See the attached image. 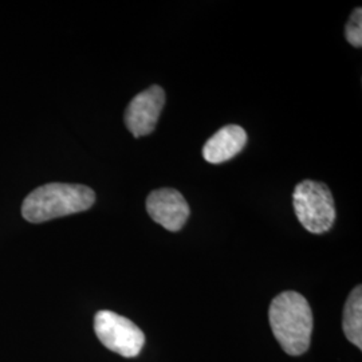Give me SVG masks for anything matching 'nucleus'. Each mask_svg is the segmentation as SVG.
I'll return each mask as SVG.
<instances>
[{"mask_svg": "<svg viewBox=\"0 0 362 362\" xmlns=\"http://www.w3.org/2000/svg\"><path fill=\"white\" fill-rule=\"evenodd\" d=\"M146 211L157 224L170 233H177L189 216V206L184 196L172 188L156 189L146 199Z\"/></svg>", "mask_w": 362, "mask_h": 362, "instance_id": "423d86ee", "label": "nucleus"}, {"mask_svg": "<svg viewBox=\"0 0 362 362\" xmlns=\"http://www.w3.org/2000/svg\"><path fill=\"white\" fill-rule=\"evenodd\" d=\"M164 105L165 91L157 85L139 93L130 101L124 116L125 125L130 133L136 139L151 134L155 130Z\"/></svg>", "mask_w": 362, "mask_h": 362, "instance_id": "39448f33", "label": "nucleus"}, {"mask_svg": "<svg viewBox=\"0 0 362 362\" xmlns=\"http://www.w3.org/2000/svg\"><path fill=\"white\" fill-rule=\"evenodd\" d=\"M345 37L348 39L351 46L361 47L362 46V10L361 7H357L351 16L349 22L345 27Z\"/></svg>", "mask_w": 362, "mask_h": 362, "instance_id": "1a4fd4ad", "label": "nucleus"}, {"mask_svg": "<svg viewBox=\"0 0 362 362\" xmlns=\"http://www.w3.org/2000/svg\"><path fill=\"white\" fill-rule=\"evenodd\" d=\"M293 204L299 223L311 233H327L336 221V204L333 194L324 182L305 180L299 182Z\"/></svg>", "mask_w": 362, "mask_h": 362, "instance_id": "7ed1b4c3", "label": "nucleus"}, {"mask_svg": "<svg viewBox=\"0 0 362 362\" xmlns=\"http://www.w3.org/2000/svg\"><path fill=\"white\" fill-rule=\"evenodd\" d=\"M94 202L95 194L86 185L52 182L27 196L22 204V216L30 223H43L88 211Z\"/></svg>", "mask_w": 362, "mask_h": 362, "instance_id": "f03ea898", "label": "nucleus"}, {"mask_svg": "<svg viewBox=\"0 0 362 362\" xmlns=\"http://www.w3.org/2000/svg\"><path fill=\"white\" fill-rule=\"evenodd\" d=\"M246 144V130L239 125H227L208 140L203 148V157L211 164H221L239 155Z\"/></svg>", "mask_w": 362, "mask_h": 362, "instance_id": "0eeeda50", "label": "nucleus"}, {"mask_svg": "<svg viewBox=\"0 0 362 362\" xmlns=\"http://www.w3.org/2000/svg\"><path fill=\"white\" fill-rule=\"evenodd\" d=\"M269 321L274 337L288 356L305 354L310 348L313 311L308 299L296 291H285L272 299Z\"/></svg>", "mask_w": 362, "mask_h": 362, "instance_id": "f257e3e1", "label": "nucleus"}, {"mask_svg": "<svg viewBox=\"0 0 362 362\" xmlns=\"http://www.w3.org/2000/svg\"><path fill=\"white\" fill-rule=\"evenodd\" d=\"M94 332L105 348L125 358L137 357L145 345L143 330L115 311H98L94 317Z\"/></svg>", "mask_w": 362, "mask_h": 362, "instance_id": "20e7f679", "label": "nucleus"}, {"mask_svg": "<svg viewBox=\"0 0 362 362\" xmlns=\"http://www.w3.org/2000/svg\"><path fill=\"white\" fill-rule=\"evenodd\" d=\"M342 329L346 339L362 349V287L356 286L344 308Z\"/></svg>", "mask_w": 362, "mask_h": 362, "instance_id": "6e6552de", "label": "nucleus"}]
</instances>
